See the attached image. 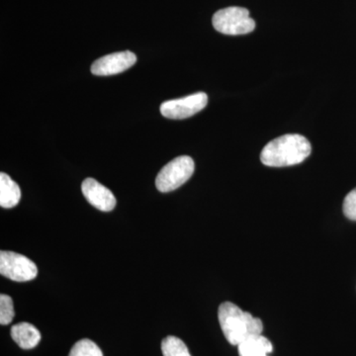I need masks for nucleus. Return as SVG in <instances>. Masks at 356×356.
<instances>
[{"label": "nucleus", "mask_w": 356, "mask_h": 356, "mask_svg": "<svg viewBox=\"0 0 356 356\" xmlns=\"http://www.w3.org/2000/svg\"><path fill=\"white\" fill-rule=\"evenodd\" d=\"M312 152L310 142L298 134H286L269 142L261 154L264 165L282 168L303 163Z\"/></svg>", "instance_id": "1"}, {"label": "nucleus", "mask_w": 356, "mask_h": 356, "mask_svg": "<svg viewBox=\"0 0 356 356\" xmlns=\"http://www.w3.org/2000/svg\"><path fill=\"white\" fill-rule=\"evenodd\" d=\"M218 318L222 334L233 346H238L248 337L261 334L264 330L261 318L252 317V314L243 312L231 302L220 305Z\"/></svg>", "instance_id": "2"}, {"label": "nucleus", "mask_w": 356, "mask_h": 356, "mask_svg": "<svg viewBox=\"0 0 356 356\" xmlns=\"http://www.w3.org/2000/svg\"><path fill=\"white\" fill-rule=\"evenodd\" d=\"M194 161L188 156H177L163 166L156 179L159 191L170 192L184 185L193 175Z\"/></svg>", "instance_id": "3"}, {"label": "nucleus", "mask_w": 356, "mask_h": 356, "mask_svg": "<svg viewBox=\"0 0 356 356\" xmlns=\"http://www.w3.org/2000/svg\"><path fill=\"white\" fill-rule=\"evenodd\" d=\"M213 26L218 32L225 35H245L255 28L254 20L250 11L243 7H228L217 11L213 16Z\"/></svg>", "instance_id": "4"}, {"label": "nucleus", "mask_w": 356, "mask_h": 356, "mask_svg": "<svg viewBox=\"0 0 356 356\" xmlns=\"http://www.w3.org/2000/svg\"><path fill=\"white\" fill-rule=\"evenodd\" d=\"M0 274L16 282H27L38 275V267L25 255L0 252Z\"/></svg>", "instance_id": "5"}, {"label": "nucleus", "mask_w": 356, "mask_h": 356, "mask_svg": "<svg viewBox=\"0 0 356 356\" xmlns=\"http://www.w3.org/2000/svg\"><path fill=\"white\" fill-rule=\"evenodd\" d=\"M207 103L208 96L206 93H194L185 97L163 102L161 105V113L165 118L175 120L189 118L205 108Z\"/></svg>", "instance_id": "6"}, {"label": "nucleus", "mask_w": 356, "mask_h": 356, "mask_svg": "<svg viewBox=\"0 0 356 356\" xmlns=\"http://www.w3.org/2000/svg\"><path fill=\"white\" fill-rule=\"evenodd\" d=\"M137 62L135 54L130 51H118L104 56L91 65L95 76H108L125 72Z\"/></svg>", "instance_id": "7"}, {"label": "nucleus", "mask_w": 356, "mask_h": 356, "mask_svg": "<svg viewBox=\"0 0 356 356\" xmlns=\"http://www.w3.org/2000/svg\"><path fill=\"white\" fill-rule=\"evenodd\" d=\"M81 191L86 200L96 209L102 212H110L116 206L117 201L114 194L95 178L89 177L83 180Z\"/></svg>", "instance_id": "8"}, {"label": "nucleus", "mask_w": 356, "mask_h": 356, "mask_svg": "<svg viewBox=\"0 0 356 356\" xmlns=\"http://www.w3.org/2000/svg\"><path fill=\"white\" fill-rule=\"evenodd\" d=\"M11 337L23 350H32L41 341V334L35 325L29 323H19L11 327Z\"/></svg>", "instance_id": "9"}, {"label": "nucleus", "mask_w": 356, "mask_h": 356, "mask_svg": "<svg viewBox=\"0 0 356 356\" xmlns=\"http://www.w3.org/2000/svg\"><path fill=\"white\" fill-rule=\"evenodd\" d=\"M19 185L6 173H0V206L6 209L15 207L20 202Z\"/></svg>", "instance_id": "10"}, {"label": "nucleus", "mask_w": 356, "mask_h": 356, "mask_svg": "<svg viewBox=\"0 0 356 356\" xmlns=\"http://www.w3.org/2000/svg\"><path fill=\"white\" fill-rule=\"evenodd\" d=\"M238 346L240 356H268L273 351V343L262 334L248 337Z\"/></svg>", "instance_id": "11"}, {"label": "nucleus", "mask_w": 356, "mask_h": 356, "mask_svg": "<svg viewBox=\"0 0 356 356\" xmlns=\"http://www.w3.org/2000/svg\"><path fill=\"white\" fill-rule=\"evenodd\" d=\"M163 356H191L186 344L177 337H166L161 341Z\"/></svg>", "instance_id": "12"}, {"label": "nucleus", "mask_w": 356, "mask_h": 356, "mask_svg": "<svg viewBox=\"0 0 356 356\" xmlns=\"http://www.w3.org/2000/svg\"><path fill=\"white\" fill-rule=\"evenodd\" d=\"M69 356H103V353L97 344L90 339H84L74 343Z\"/></svg>", "instance_id": "13"}, {"label": "nucleus", "mask_w": 356, "mask_h": 356, "mask_svg": "<svg viewBox=\"0 0 356 356\" xmlns=\"http://www.w3.org/2000/svg\"><path fill=\"white\" fill-rule=\"evenodd\" d=\"M14 315L13 300L6 294L0 295V324L6 325L13 322Z\"/></svg>", "instance_id": "14"}, {"label": "nucleus", "mask_w": 356, "mask_h": 356, "mask_svg": "<svg viewBox=\"0 0 356 356\" xmlns=\"http://www.w3.org/2000/svg\"><path fill=\"white\" fill-rule=\"evenodd\" d=\"M343 209L348 219L356 221V188L351 191L344 198Z\"/></svg>", "instance_id": "15"}]
</instances>
